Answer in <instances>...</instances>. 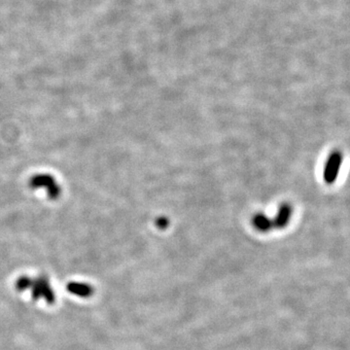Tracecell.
<instances>
[{
	"label": "cell",
	"instance_id": "cell-1",
	"mask_svg": "<svg viewBox=\"0 0 350 350\" xmlns=\"http://www.w3.org/2000/svg\"><path fill=\"white\" fill-rule=\"evenodd\" d=\"M29 290L32 292V298L34 301L44 299L49 305H54L56 302V293L50 284V280L45 276L32 279Z\"/></svg>",
	"mask_w": 350,
	"mask_h": 350
},
{
	"label": "cell",
	"instance_id": "cell-2",
	"mask_svg": "<svg viewBox=\"0 0 350 350\" xmlns=\"http://www.w3.org/2000/svg\"><path fill=\"white\" fill-rule=\"evenodd\" d=\"M342 161H343V156L339 151L333 152L330 155L329 159L326 162L324 174H323L324 180L326 183L332 184L336 181L340 172Z\"/></svg>",
	"mask_w": 350,
	"mask_h": 350
},
{
	"label": "cell",
	"instance_id": "cell-3",
	"mask_svg": "<svg viewBox=\"0 0 350 350\" xmlns=\"http://www.w3.org/2000/svg\"><path fill=\"white\" fill-rule=\"evenodd\" d=\"M67 290L70 294L81 298H90L95 293V288L88 284L82 282H70L67 285Z\"/></svg>",
	"mask_w": 350,
	"mask_h": 350
},
{
	"label": "cell",
	"instance_id": "cell-6",
	"mask_svg": "<svg viewBox=\"0 0 350 350\" xmlns=\"http://www.w3.org/2000/svg\"><path fill=\"white\" fill-rule=\"evenodd\" d=\"M31 283H32V279L31 278H29V277H21L16 281L15 287H16V289L19 292H24V291H27V290L30 289Z\"/></svg>",
	"mask_w": 350,
	"mask_h": 350
},
{
	"label": "cell",
	"instance_id": "cell-5",
	"mask_svg": "<svg viewBox=\"0 0 350 350\" xmlns=\"http://www.w3.org/2000/svg\"><path fill=\"white\" fill-rule=\"evenodd\" d=\"M253 223H254V226L261 232H267V231L271 230L272 228H274L273 220L261 213L254 216Z\"/></svg>",
	"mask_w": 350,
	"mask_h": 350
},
{
	"label": "cell",
	"instance_id": "cell-4",
	"mask_svg": "<svg viewBox=\"0 0 350 350\" xmlns=\"http://www.w3.org/2000/svg\"><path fill=\"white\" fill-rule=\"evenodd\" d=\"M292 214V209L289 205H282L280 207L279 213L275 220H273L274 227L277 228H284L290 221V217Z\"/></svg>",
	"mask_w": 350,
	"mask_h": 350
}]
</instances>
